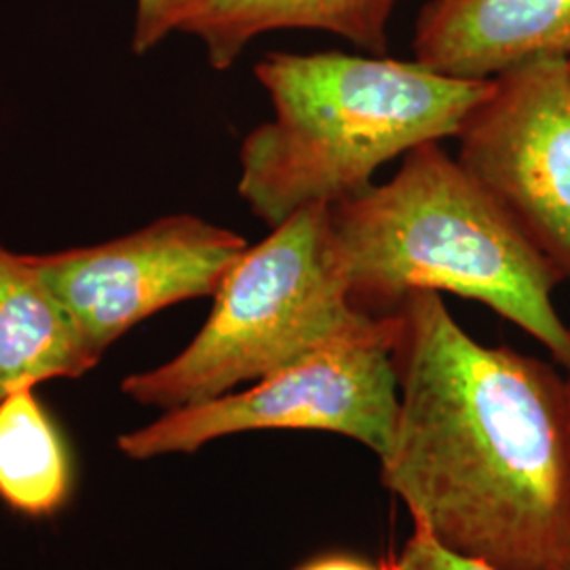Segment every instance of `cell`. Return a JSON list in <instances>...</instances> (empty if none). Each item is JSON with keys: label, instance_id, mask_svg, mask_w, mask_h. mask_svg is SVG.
<instances>
[{"label": "cell", "instance_id": "6", "mask_svg": "<svg viewBox=\"0 0 570 570\" xmlns=\"http://www.w3.org/2000/svg\"><path fill=\"white\" fill-rule=\"evenodd\" d=\"M456 140L459 164L570 284V58L494 77Z\"/></svg>", "mask_w": 570, "mask_h": 570}, {"label": "cell", "instance_id": "15", "mask_svg": "<svg viewBox=\"0 0 570 570\" xmlns=\"http://www.w3.org/2000/svg\"><path fill=\"white\" fill-rule=\"evenodd\" d=\"M567 379H569V387H570V372H567ZM562 570H570V556L569 560H567V564H564V569Z\"/></svg>", "mask_w": 570, "mask_h": 570}, {"label": "cell", "instance_id": "13", "mask_svg": "<svg viewBox=\"0 0 570 570\" xmlns=\"http://www.w3.org/2000/svg\"><path fill=\"white\" fill-rule=\"evenodd\" d=\"M393 564L395 570H494L478 560H469L442 548L421 529H414L400 560Z\"/></svg>", "mask_w": 570, "mask_h": 570}, {"label": "cell", "instance_id": "4", "mask_svg": "<svg viewBox=\"0 0 570 570\" xmlns=\"http://www.w3.org/2000/svg\"><path fill=\"white\" fill-rule=\"evenodd\" d=\"M212 298L204 327L174 360L122 381L127 397L165 412L209 402L383 320L348 296L327 205H308L247 245Z\"/></svg>", "mask_w": 570, "mask_h": 570}, {"label": "cell", "instance_id": "11", "mask_svg": "<svg viewBox=\"0 0 570 570\" xmlns=\"http://www.w3.org/2000/svg\"><path fill=\"white\" fill-rule=\"evenodd\" d=\"M77 463L60 421L35 389L0 402V501L30 520L58 515L72 499Z\"/></svg>", "mask_w": 570, "mask_h": 570}, {"label": "cell", "instance_id": "8", "mask_svg": "<svg viewBox=\"0 0 570 570\" xmlns=\"http://www.w3.org/2000/svg\"><path fill=\"white\" fill-rule=\"evenodd\" d=\"M412 47L423 66L468 81L537 58H570V0H429Z\"/></svg>", "mask_w": 570, "mask_h": 570}, {"label": "cell", "instance_id": "1", "mask_svg": "<svg viewBox=\"0 0 570 570\" xmlns=\"http://www.w3.org/2000/svg\"><path fill=\"white\" fill-rule=\"evenodd\" d=\"M400 407L383 487L414 529L494 570L570 556V387L556 367L469 336L438 292L393 308Z\"/></svg>", "mask_w": 570, "mask_h": 570}, {"label": "cell", "instance_id": "5", "mask_svg": "<svg viewBox=\"0 0 570 570\" xmlns=\"http://www.w3.org/2000/svg\"><path fill=\"white\" fill-rule=\"evenodd\" d=\"M397 317L391 311L366 334L326 346L244 391L167 410L148 428L125 433L131 459L193 454L226 435L263 429H305L345 435L379 459L391 444L400 391L393 366Z\"/></svg>", "mask_w": 570, "mask_h": 570}, {"label": "cell", "instance_id": "12", "mask_svg": "<svg viewBox=\"0 0 570 570\" xmlns=\"http://www.w3.org/2000/svg\"><path fill=\"white\" fill-rule=\"evenodd\" d=\"M205 0H136L131 51L144 56L174 35L202 9Z\"/></svg>", "mask_w": 570, "mask_h": 570}, {"label": "cell", "instance_id": "7", "mask_svg": "<svg viewBox=\"0 0 570 570\" xmlns=\"http://www.w3.org/2000/svg\"><path fill=\"white\" fill-rule=\"evenodd\" d=\"M195 214H171L119 239L37 256L47 282L100 355L167 306L214 296L247 247Z\"/></svg>", "mask_w": 570, "mask_h": 570}, {"label": "cell", "instance_id": "9", "mask_svg": "<svg viewBox=\"0 0 570 570\" xmlns=\"http://www.w3.org/2000/svg\"><path fill=\"white\" fill-rule=\"evenodd\" d=\"M100 360L37 256L0 242V402L20 389L79 379Z\"/></svg>", "mask_w": 570, "mask_h": 570}, {"label": "cell", "instance_id": "2", "mask_svg": "<svg viewBox=\"0 0 570 570\" xmlns=\"http://www.w3.org/2000/svg\"><path fill=\"white\" fill-rule=\"evenodd\" d=\"M330 244L353 305L387 315L410 292L478 301L546 346L570 372L562 284L442 142L412 148L385 184L327 207Z\"/></svg>", "mask_w": 570, "mask_h": 570}, {"label": "cell", "instance_id": "14", "mask_svg": "<svg viewBox=\"0 0 570 570\" xmlns=\"http://www.w3.org/2000/svg\"><path fill=\"white\" fill-rule=\"evenodd\" d=\"M296 570H395V564H372L355 556L334 553V556H320L315 560H308Z\"/></svg>", "mask_w": 570, "mask_h": 570}, {"label": "cell", "instance_id": "3", "mask_svg": "<svg viewBox=\"0 0 570 570\" xmlns=\"http://www.w3.org/2000/svg\"><path fill=\"white\" fill-rule=\"evenodd\" d=\"M254 75L273 119L245 136L237 190L268 228L364 193L383 165L421 144L456 138L492 81L338 51H273Z\"/></svg>", "mask_w": 570, "mask_h": 570}, {"label": "cell", "instance_id": "10", "mask_svg": "<svg viewBox=\"0 0 570 570\" xmlns=\"http://www.w3.org/2000/svg\"><path fill=\"white\" fill-rule=\"evenodd\" d=\"M397 0H205L184 35L204 45L212 68L228 70L247 45L277 30H320L387 53V28Z\"/></svg>", "mask_w": 570, "mask_h": 570}]
</instances>
